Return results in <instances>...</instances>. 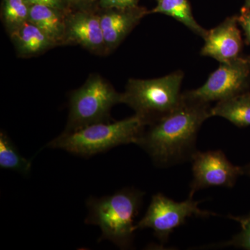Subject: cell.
<instances>
[{
	"mask_svg": "<svg viewBox=\"0 0 250 250\" xmlns=\"http://www.w3.org/2000/svg\"><path fill=\"white\" fill-rule=\"evenodd\" d=\"M151 13L170 16L203 39L208 31L195 21L188 0H159L157 6L152 10Z\"/></svg>",
	"mask_w": 250,
	"mask_h": 250,
	"instance_id": "obj_15",
	"label": "cell"
},
{
	"mask_svg": "<svg viewBox=\"0 0 250 250\" xmlns=\"http://www.w3.org/2000/svg\"><path fill=\"white\" fill-rule=\"evenodd\" d=\"M244 175L248 176L250 178V161L246 166H243Z\"/></svg>",
	"mask_w": 250,
	"mask_h": 250,
	"instance_id": "obj_24",
	"label": "cell"
},
{
	"mask_svg": "<svg viewBox=\"0 0 250 250\" xmlns=\"http://www.w3.org/2000/svg\"><path fill=\"white\" fill-rule=\"evenodd\" d=\"M238 21L244 31L247 42L250 44V9L243 10L241 16L238 17Z\"/></svg>",
	"mask_w": 250,
	"mask_h": 250,
	"instance_id": "obj_20",
	"label": "cell"
},
{
	"mask_svg": "<svg viewBox=\"0 0 250 250\" xmlns=\"http://www.w3.org/2000/svg\"><path fill=\"white\" fill-rule=\"evenodd\" d=\"M18 53L21 57H31L56 45L54 41L37 26L27 21L10 33Z\"/></svg>",
	"mask_w": 250,
	"mask_h": 250,
	"instance_id": "obj_12",
	"label": "cell"
},
{
	"mask_svg": "<svg viewBox=\"0 0 250 250\" xmlns=\"http://www.w3.org/2000/svg\"><path fill=\"white\" fill-rule=\"evenodd\" d=\"M63 14L46 5L31 4L28 21L37 26L57 45L63 43L66 18Z\"/></svg>",
	"mask_w": 250,
	"mask_h": 250,
	"instance_id": "obj_13",
	"label": "cell"
},
{
	"mask_svg": "<svg viewBox=\"0 0 250 250\" xmlns=\"http://www.w3.org/2000/svg\"><path fill=\"white\" fill-rule=\"evenodd\" d=\"M145 192L125 188L111 195L90 197L87 201V225H96L102 231L99 241L108 240L121 249H129L134 241L136 225Z\"/></svg>",
	"mask_w": 250,
	"mask_h": 250,
	"instance_id": "obj_2",
	"label": "cell"
},
{
	"mask_svg": "<svg viewBox=\"0 0 250 250\" xmlns=\"http://www.w3.org/2000/svg\"><path fill=\"white\" fill-rule=\"evenodd\" d=\"M30 4H42L51 6L54 9L65 13L68 6L67 0H27Z\"/></svg>",
	"mask_w": 250,
	"mask_h": 250,
	"instance_id": "obj_19",
	"label": "cell"
},
{
	"mask_svg": "<svg viewBox=\"0 0 250 250\" xmlns=\"http://www.w3.org/2000/svg\"><path fill=\"white\" fill-rule=\"evenodd\" d=\"M238 17L227 18L213 29L207 31L205 44L200 51L204 57L228 62L241 57L243 39Z\"/></svg>",
	"mask_w": 250,
	"mask_h": 250,
	"instance_id": "obj_9",
	"label": "cell"
},
{
	"mask_svg": "<svg viewBox=\"0 0 250 250\" xmlns=\"http://www.w3.org/2000/svg\"><path fill=\"white\" fill-rule=\"evenodd\" d=\"M146 126V121L135 114L120 121L95 123L75 131H64L47 146L89 157L121 145L136 144Z\"/></svg>",
	"mask_w": 250,
	"mask_h": 250,
	"instance_id": "obj_3",
	"label": "cell"
},
{
	"mask_svg": "<svg viewBox=\"0 0 250 250\" xmlns=\"http://www.w3.org/2000/svg\"><path fill=\"white\" fill-rule=\"evenodd\" d=\"M182 98L175 109L148 125L136 143L158 167H169L190 161L197 151L200 127L211 118L210 104Z\"/></svg>",
	"mask_w": 250,
	"mask_h": 250,
	"instance_id": "obj_1",
	"label": "cell"
},
{
	"mask_svg": "<svg viewBox=\"0 0 250 250\" xmlns=\"http://www.w3.org/2000/svg\"><path fill=\"white\" fill-rule=\"evenodd\" d=\"M147 14L146 10L135 7L110 9L102 15L100 23L106 49L118 47Z\"/></svg>",
	"mask_w": 250,
	"mask_h": 250,
	"instance_id": "obj_11",
	"label": "cell"
},
{
	"mask_svg": "<svg viewBox=\"0 0 250 250\" xmlns=\"http://www.w3.org/2000/svg\"><path fill=\"white\" fill-rule=\"evenodd\" d=\"M119 103H123V93H118L99 75H91L84 84L72 93L65 132L108 122L111 108Z\"/></svg>",
	"mask_w": 250,
	"mask_h": 250,
	"instance_id": "obj_5",
	"label": "cell"
},
{
	"mask_svg": "<svg viewBox=\"0 0 250 250\" xmlns=\"http://www.w3.org/2000/svg\"><path fill=\"white\" fill-rule=\"evenodd\" d=\"M123 9L137 7V0H121Z\"/></svg>",
	"mask_w": 250,
	"mask_h": 250,
	"instance_id": "obj_23",
	"label": "cell"
},
{
	"mask_svg": "<svg viewBox=\"0 0 250 250\" xmlns=\"http://www.w3.org/2000/svg\"><path fill=\"white\" fill-rule=\"evenodd\" d=\"M184 77V72L177 70L159 78L131 79L123 93V103L133 108L147 125L150 124L182 103Z\"/></svg>",
	"mask_w": 250,
	"mask_h": 250,
	"instance_id": "obj_4",
	"label": "cell"
},
{
	"mask_svg": "<svg viewBox=\"0 0 250 250\" xmlns=\"http://www.w3.org/2000/svg\"><path fill=\"white\" fill-rule=\"evenodd\" d=\"M250 80V58L240 57L222 62L202 86L182 93L186 100L208 104L232 98L248 91Z\"/></svg>",
	"mask_w": 250,
	"mask_h": 250,
	"instance_id": "obj_7",
	"label": "cell"
},
{
	"mask_svg": "<svg viewBox=\"0 0 250 250\" xmlns=\"http://www.w3.org/2000/svg\"><path fill=\"white\" fill-rule=\"evenodd\" d=\"M228 218L235 220L241 225V231L237 233L231 240L218 244L208 246L210 248H226L233 247L238 249L250 250V212L248 214L234 216L229 215Z\"/></svg>",
	"mask_w": 250,
	"mask_h": 250,
	"instance_id": "obj_18",
	"label": "cell"
},
{
	"mask_svg": "<svg viewBox=\"0 0 250 250\" xmlns=\"http://www.w3.org/2000/svg\"><path fill=\"white\" fill-rule=\"evenodd\" d=\"M210 116L221 117L238 127L250 126V93L244 92L218 102L210 109Z\"/></svg>",
	"mask_w": 250,
	"mask_h": 250,
	"instance_id": "obj_14",
	"label": "cell"
},
{
	"mask_svg": "<svg viewBox=\"0 0 250 250\" xmlns=\"http://www.w3.org/2000/svg\"><path fill=\"white\" fill-rule=\"evenodd\" d=\"M192 180L188 197L193 198L198 190L211 187L231 188L244 175L243 167L233 165L222 150L200 152L192 155Z\"/></svg>",
	"mask_w": 250,
	"mask_h": 250,
	"instance_id": "obj_8",
	"label": "cell"
},
{
	"mask_svg": "<svg viewBox=\"0 0 250 250\" xmlns=\"http://www.w3.org/2000/svg\"><path fill=\"white\" fill-rule=\"evenodd\" d=\"M30 6L27 0H3V22L9 34L28 21Z\"/></svg>",
	"mask_w": 250,
	"mask_h": 250,
	"instance_id": "obj_17",
	"label": "cell"
},
{
	"mask_svg": "<svg viewBox=\"0 0 250 250\" xmlns=\"http://www.w3.org/2000/svg\"><path fill=\"white\" fill-rule=\"evenodd\" d=\"M200 203L192 197H188L184 202H175L164 194L156 193L152 196L144 216L136 224V230L152 229L161 244H165L171 233L184 225L188 218L216 215L212 212L200 209Z\"/></svg>",
	"mask_w": 250,
	"mask_h": 250,
	"instance_id": "obj_6",
	"label": "cell"
},
{
	"mask_svg": "<svg viewBox=\"0 0 250 250\" xmlns=\"http://www.w3.org/2000/svg\"><path fill=\"white\" fill-rule=\"evenodd\" d=\"M157 1H159V0H157Z\"/></svg>",
	"mask_w": 250,
	"mask_h": 250,
	"instance_id": "obj_26",
	"label": "cell"
},
{
	"mask_svg": "<svg viewBox=\"0 0 250 250\" xmlns=\"http://www.w3.org/2000/svg\"><path fill=\"white\" fill-rule=\"evenodd\" d=\"M250 9V0H246V7L244 9Z\"/></svg>",
	"mask_w": 250,
	"mask_h": 250,
	"instance_id": "obj_25",
	"label": "cell"
},
{
	"mask_svg": "<svg viewBox=\"0 0 250 250\" xmlns=\"http://www.w3.org/2000/svg\"><path fill=\"white\" fill-rule=\"evenodd\" d=\"M64 42L83 46L92 52L106 49L100 23V16L80 11L65 18Z\"/></svg>",
	"mask_w": 250,
	"mask_h": 250,
	"instance_id": "obj_10",
	"label": "cell"
},
{
	"mask_svg": "<svg viewBox=\"0 0 250 250\" xmlns=\"http://www.w3.org/2000/svg\"><path fill=\"white\" fill-rule=\"evenodd\" d=\"M100 4L104 9H123L121 0H100Z\"/></svg>",
	"mask_w": 250,
	"mask_h": 250,
	"instance_id": "obj_22",
	"label": "cell"
},
{
	"mask_svg": "<svg viewBox=\"0 0 250 250\" xmlns=\"http://www.w3.org/2000/svg\"><path fill=\"white\" fill-rule=\"evenodd\" d=\"M69 4L73 5L81 11H87L93 4L95 0H67Z\"/></svg>",
	"mask_w": 250,
	"mask_h": 250,
	"instance_id": "obj_21",
	"label": "cell"
},
{
	"mask_svg": "<svg viewBox=\"0 0 250 250\" xmlns=\"http://www.w3.org/2000/svg\"><path fill=\"white\" fill-rule=\"evenodd\" d=\"M0 167L24 175H28L31 169V161L21 155L4 131L0 133Z\"/></svg>",
	"mask_w": 250,
	"mask_h": 250,
	"instance_id": "obj_16",
	"label": "cell"
}]
</instances>
